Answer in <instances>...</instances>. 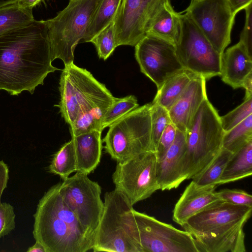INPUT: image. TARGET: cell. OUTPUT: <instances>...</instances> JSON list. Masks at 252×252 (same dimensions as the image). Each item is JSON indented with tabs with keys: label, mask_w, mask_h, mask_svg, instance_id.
I'll return each mask as SVG.
<instances>
[{
	"label": "cell",
	"mask_w": 252,
	"mask_h": 252,
	"mask_svg": "<svg viewBox=\"0 0 252 252\" xmlns=\"http://www.w3.org/2000/svg\"><path fill=\"white\" fill-rule=\"evenodd\" d=\"M242 88L246 90L245 98L252 97V72L250 73L244 80Z\"/></svg>",
	"instance_id": "obj_40"
},
{
	"label": "cell",
	"mask_w": 252,
	"mask_h": 252,
	"mask_svg": "<svg viewBox=\"0 0 252 252\" xmlns=\"http://www.w3.org/2000/svg\"><path fill=\"white\" fill-rule=\"evenodd\" d=\"M150 112L152 148L155 153L162 133L171 121L168 111L158 104L151 103Z\"/></svg>",
	"instance_id": "obj_31"
},
{
	"label": "cell",
	"mask_w": 252,
	"mask_h": 252,
	"mask_svg": "<svg viewBox=\"0 0 252 252\" xmlns=\"http://www.w3.org/2000/svg\"><path fill=\"white\" fill-rule=\"evenodd\" d=\"M133 210L120 191L115 189L105 193L94 252H142Z\"/></svg>",
	"instance_id": "obj_5"
},
{
	"label": "cell",
	"mask_w": 252,
	"mask_h": 252,
	"mask_svg": "<svg viewBox=\"0 0 252 252\" xmlns=\"http://www.w3.org/2000/svg\"><path fill=\"white\" fill-rule=\"evenodd\" d=\"M177 129L172 123L168 124L159 138L156 151L157 161L161 159L173 144L176 134Z\"/></svg>",
	"instance_id": "obj_36"
},
{
	"label": "cell",
	"mask_w": 252,
	"mask_h": 252,
	"mask_svg": "<svg viewBox=\"0 0 252 252\" xmlns=\"http://www.w3.org/2000/svg\"><path fill=\"white\" fill-rule=\"evenodd\" d=\"M8 179V167L3 160H0V203L3 192L7 187Z\"/></svg>",
	"instance_id": "obj_38"
},
{
	"label": "cell",
	"mask_w": 252,
	"mask_h": 252,
	"mask_svg": "<svg viewBox=\"0 0 252 252\" xmlns=\"http://www.w3.org/2000/svg\"><path fill=\"white\" fill-rule=\"evenodd\" d=\"M139 107L136 97L130 95L123 98H116L106 112L102 123V129L112 124Z\"/></svg>",
	"instance_id": "obj_30"
},
{
	"label": "cell",
	"mask_w": 252,
	"mask_h": 252,
	"mask_svg": "<svg viewBox=\"0 0 252 252\" xmlns=\"http://www.w3.org/2000/svg\"><path fill=\"white\" fill-rule=\"evenodd\" d=\"M185 11L215 50L222 54L231 42L236 15L228 0H191Z\"/></svg>",
	"instance_id": "obj_11"
},
{
	"label": "cell",
	"mask_w": 252,
	"mask_h": 252,
	"mask_svg": "<svg viewBox=\"0 0 252 252\" xmlns=\"http://www.w3.org/2000/svg\"><path fill=\"white\" fill-rule=\"evenodd\" d=\"M42 0H18L17 3L22 7L32 9Z\"/></svg>",
	"instance_id": "obj_41"
},
{
	"label": "cell",
	"mask_w": 252,
	"mask_h": 252,
	"mask_svg": "<svg viewBox=\"0 0 252 252\" xmlns=\"http://www.w3.org/2000/svg\"><path fill=\"white\" fill-rule=\"evenodd\" d=\"M13 207L8 203H0V238L5 236L15 227Z\"/></svg>",
	"instance_id": "obj_35"
},
{
	"label": "cell",
	"mask_w": 252,
	"mask_h": 252,
	"mask_svg": "<svg viewBox=\"0 0 252 252\" xmlns=\"http://www.w3.org/2000/svg\"><path fill=\"white\" fill-rule=\"evenodd\" d=\"M206 80L195 75L168 110L171 123L176 129L186 133L203 101L207 97Z\"/></svg>",
	"instance_id": "obj_17"
},
{
	"label": "cell",
	"mask_w": 252,
	"mask_h": 252,
	"mask_svg": "<svg viewBox=\"0 0 252 252\" xmlns=\"http://www.w3.org/2000/svg\"><path fill=\"white\" fill-rule=\"evenodd\" d=\"M185 150V133L177 129L173 144L164 156L157 162L159 189L163 191L176 189L185 181L182 168Z\"/></svg>",
	"instance_id": "obj_19"
},
{
	"label": "cell",
	"mask_w": 252,
	"mask_h": 252,
	"mask_svg": "<svg viewBox=\"0 0 252 252\" xmlns=\"http://www.w3.org/2000/svg\"><path fill=\"white\" fill-rule=\"evenodd\" d=\"M60 192L67 207L95 239L104 209L98 183L86 174L76 172L60 183Z\"/></svg>",
	"instance_id": "obj_9"
},
{
	"label": "cell",
	"mask_w": 252,
	"mask_h": 252,
	"mask_svg": "<svg viewBox=\"0 0 252 252\" xmlns=\"http://www.w3.org/2000/svg\"><path fill=\"white\" fill-rule=\"evenodd\" d=\"M220 200L237 205L252 206V196L245 190L223 189L217 191Z\"/></svg>",
	"instance_id": "obj_34"
},
{
	"label": "cell",
	"mask_w": 252,
	"mask_h": 252,
	"mask_svg": "<svg viewBox=\"0 0 252 252\" xmlns=\"http://www.w3.org/2000/svg\"><path fill=\"white\" fill-rule=\"evenodd\" d=\"M171 0H122L114 21L117 46H135L146 35L152 20Z\"/></svg>",
	"instance_id": "obj_14"
},
{
	"label": "cell",
	"mask_w": 252,
	"mask_h": 252,
	"mask_svg": "<svg viewBox=\"0 0 252 252\" xmlns=\"http://www.w3.org/2000/svg\"><path fill=\"white\" fill-rule=\"evenodd\" d=\"M231 7L235 14L244 9L250 3H252V0H228Z\"/></svg>",
	"instance_id": "obj_39"
},
{
	"label": "cell",
	"mask_w": 252,
	"mask_h": 252,
	"mask_svg": "<svg viewBox=\"0 0 252 252\" xmlns=\"http://www.w3.org/2000/svg\"><path fill=\"white\" fill-rule=\"evenodd\" d=\"M33 217V238L46 252H86L93 250L94 238L63 201L60 183L45 192Z\"/></svg>",
	"instance_id": "obj_2"
},
{
	"label": "cell",
	"mask_w": 252,
	"mask_h": 252,
	"mask_svg": "<svg viewBox=\"0 0 252 252\" xmlns=\"http://www.w3.org/2000/svg\"></svg>",
	"instance_id": "obj_44"
},
{
	"label": "cell",
	"mask_w": 252,
	"mask_h": 252,
	"mask_svg": "<svg viewBox=\"0 0 252 252\" xmlns=\"http://www.w3.org/2000/svg\"><path fill=\"white\" fill-rule=\"evenodd\" d=\"M252 114V97L245 98L244 101L232 111L220 117L223 130L227 132Z\"/></svg>",
	"instance_id": "obj_33"
},
{
	"label": "cell",
	"mask_w": 252,
	"mask_h": 252,
	"mask_svg": "<svg viewBox=\"0 0 252 252\" xmlns=\"http://www.w3.org/2000/svg\"><path fill=\"white\" fill-rule=\"evenodd\" d=\"M46 21L31 23L0 36V90L11 95L32 94L50 73L52 64Z\"/></svg>",
	"instance_id": "obj_1"
},
{
	"label": "cell",
	"mask_w": 252,
	"mask_h": 252,
	"mask_svg": "<svg viewBox=\"0 0 252 252\" xmlns=\"http://www.w3.org/2000/svg\"><path fill=\"white\" fill-rule=\"evenodd\" d=\"M252 72V58L240 42L223 53L220 76L225 83L233 89L242 88L244 80Z\"/></svg>",
	"instance_id": "obj_20"
},
{
	"label": "cell",
	"mask_w": 252,
	"mask_h": 252,
	"mask_svg": "<svg viewBox=\"0 0 252 252\" xmlns=\"http://www.w3.org/2000/svg\"><path fill=\"white\" fill-rule=\"evenodd\" d=\"M195 75L194 73L186 69L174 74L158 89L152 102L162 106L168 111Z\"/></svg>",
	"instance_id": "obj_23"
},
{
	"label": "cell",
	"mask_w": 252,
	"mask_h": 252,
	"mask_svg": "<svg viewBox=\"0 0 252 252\" xmlns=\"http://www.w3.org/2000/svg\"><path fill=\"white\" fill-rule=\"evenodd\" d=\"M18 0H0V6L15 3Z\"/></svg>",
	"instance_id": "obj_43"
},
{
	"label": "cell",
	"mask_w": 252,
	"mask_h": 252,
	"mask_svg": "<svg viewBox=\"0 0 252 252\" xmlns=\"http://www.w3.org/2000/svg\"><path fill=\"white\" fill-rule=\"evenodd\" d=\"M217 187L200 186L192 180L175 205L173 220L182 226L189 219L220 200L215 190Z\"/></svg>",
	"instance_id": "obj_18"
},
{
	"label": "cell",
	"mask_w": 252,
	"mask_h": 252,
	"mask_svg": "<svg viewBox=\"0 0 252 252\" xmlns=\"http://www.w3.org/2000/svg\"><path fill=\"white\" fill-rule=\"evenodd\" d=\"M100 83L90 72L73 63L64 65L59 83L61 99L55 106L69 126L75 122L81 105Z\"/></svg>",
	"instance_id": "obj_15"
},
{
	"label": "cell",
	"mask_w": 252,
	"mask_h": 252,
	"mask_svg": "<svg viewBox=\"0 0 252 252\" xmlns=\"http://www.w3.org/2000/svg\"><path fill=\"white\" fill-rule=\"evenodd\" d=\"M114 32L113 21L90 41L95 47L99 58L106 60L118 47Z\"/></svg>",
	"instance_id": "obj_32"
},
{
	"label": "cell",
	"mask_w": 252,
	"mask_h": 252,
	"mask_svg": "<svg viewBox=\"0 0 252 252\" xmlns=\"http://www.w3.org/2000/svg\"><path fill=\"white\" fill-rule=\"evenodd\" d=\"M27 252H46L44 247L38 242L35 241V244L29 248Z\"/></svg>",
	"instance_id": "obj_42"
},
{
	"label": "cell",
	"mask_w": 252,
	"mask_h": 252,
	"mask_svg": "<svg viewBox=\"0 0 252 252\" xmlns=\"http://www.w3.org/2000/svg\"><path fill=\"white\" fill-rule=\"evenodd\" d=\"M252 211V206L219 200L182 227L192 235L199 252H245L243 228Z\"/></svg>",
	"instance_id": "obj_3"
},
{
	"label": "cell",
	"mask_w": 252,
	"mask_h": 252,
	"mask_svg": "<svg viewBox=\"0 0 252 252\" xmlns=\"http://www.w3.org/2000/svg\"><path fill=\"white\" fill-rule=\"evenodd\" d=\"M122 0H101L89 25L83 42H90L101 31L114 21Z\"/></svg>",
	"instance_id": "obj_25"
},
{
	"label": "cell",
	"mask_w": 252,
	"mask_h": 252,
	"mask_svg": "<svg viewBox=\"0 0 252 252\" xmlns=\"http://www.w3.org/2000/svg\"><path fill=\"white\" fill-rule=\"evenodd\" d=\"M135 57L141 71L158 89L170 76L184 69L173 44L146 34L135 46Z\"/></svg>",
	"instance_id": "obj_13"
},
{
	"label": "cell",
	"mask_w": 252,
	"mask_h": 252,
	"mask_svg": "<svg viewBox=\"0 0 252 252\" xmlns=\"http://www.w3.org/2000/svg\"><path fill=\"white\" fill-rule=\"evenodd\" d=\"M151 103L131 111L109 126L102 139L106 153L117 163L153 152L151 135Z\"/></svg>",
	"instance_id": "obj_7"
},
{
	"label": "cell",
	"mask_w": 252,
	"mask_h": 252,
	"mask_svg": "<svg viewBox=\"0 0 252 252\" xmlns=\"http://www.w3.org/2000/svg\"><path fill=\"white\" fill-rule=\"evenodd\" d=\"M181 31L175 47L183 68L206 80L220 76L222 54L215 50L188 15L181 13Z\"/></svg>",
	"instance_id": "obj_8"
},
{
	"label": "cell",
	"mask_w": 252,
	"mask_h": 252,
	"mask_svg": "<svg viewBox=\"0 0 252 252\" xmlns=\"http://www.w3.org/2000/svg\"><path fill=\"white\" fill-rule=\"evenodd\" d=\"M252 141V114L224 133L222 148L234 153Z\"/></svg>",
	"instance_id": "obj_28"
},
{
	"label": "cell",
	"mask_w": 252,
	"mask_h": 252,
	"mask_svg": "<svg viewBox=\"0 0 252 252\" xmlns=\"http://www.w3.org/2000/svg\"><path fill=\"white\" fill-rule=\"evenodd\" d=\"M181 14L174 9L170 1L166 2L151 21L146 34L161 38L175 46L181 31Z\"/></svg>",
	"instance_id": "obj_22"
},
{
	"label": "cell",
	"mask_w": 252,
	"mask_h": 252,
	"mask_svg": "<svg viewBox=\"0 0 252 252\" xmlns=\"http://www.w3.org/2000/svg\"><path fill=\"white\" fill-rule=\"evenodd\" d=\"M233 153L222 148L213 161L192 180L200 186H218L220 177Z\"/></svg>",
	"instance_id": "obj_29"
},
{
	"label": "cell",
	"mask_w": 252,
	"mask_h": 252,
	"mask_svg": "<svg viewBox=\"0 0 252 252\" xmlns=\"http://www.w3.org/2000/svg\"><path fill=\"white\" fill-rule=\"evenodd\" d=\"M101 0H69L54 18L46 20L51 60L73 63L74 51L85 33Z\"/></svg>",
	"instance_id": "obj_6"
},
{
	"label": "cell",
	"mask_w": 252,
	"mask_h": 252,
	"mask_svg": "<svg viewBox=\"0 0 252 252\" xmlns=\"http://www.w3.org/2000/svg\"><path fill=\"white\" fill-rule=\"evenodd\" d=\"M133 214L142 252H199L189 232L134 209Z\"/></svg>",
	"instance_id": "obj_12"
},
{
	"label": "cell",
	"mask_w": 252,
	"mask_h": 252,
	"mask_svg": "<svg viewBox=\"0 0 252 252\" xmlns=\"http://www.w3.org/2000/svg\"><path fill=\"white\" fill-rule=\"evenodd\" d=\"M252 174V141L233 155L227 163L218 186L248 177Z\"/></svg>",
	"instance_id": "obj_24"
},
{
	"label": "cell",
	"mask_w": 252,
	"mask_h": 252,
	"mask_svg": "<svg viewBox=\"0 0 252 252\" xmlns=\"http://www.w3.org/2000/svg\"><path fill=\"white\" fill-rule=\"evenodd\" d=\"M101 133L94 130L71 137L76 160V172L89 175L99 164L103 148Z\"/></svg>",
	"instance_id": "obj_21"
},
{
	"label": "cell",
	"mask_w": 252,
	"mask_h": 252,
	"mask_svg": "<svg viewBox=\"0 0 252 252\" xmlns=\"http://www.w3.org/2000/svg\"><path fill=\"white\" fill-rule=\"evenodd\" d=\"M224 131L218 111L206 98L185 133L182 174L192 179L203 171L222 149Z\"/></svg>",
	"instance_id": "obj_4"
},
{
	"label": "cell",
	"mask_w": 252,
	"mask_h": 252,
	"mask_svg": "<svg viewBox=\"0 0 252 252\" xmlns=\"http://www.w3.org/2000/svg\"><path fill=\"white\" fill-rule=\"evenodd\" d=\"M157 162L156 153L149 151L126 162L117 163L112 175L115 189L124 194L132 206L159 189Z\"/></svg>",
	"instance_id": "obj_10"
},
{
	"label": "cell",
	"mask_w": 252,
	"mask_h": 252,
	"mask_svg": "<svg viewBox=\"0 0 252 252\" xmlns=\"http://www.w3.org/2000/svg\"><path fill=\"white\" fill-rule=\"evenodd\" d=\"M34 20L32 9L22 7L17 2L0 6V36Z\"/></svg>",
	"instance_id": "obj_26"
},
{
	"label": "cell",
	"mask_w": 252,
	"mask_h": 252,
	"mask_svg": "<svg viewBox=\"0 0 252 252\" xmlns=\"http://www.w3.org/2000/svg\"><path fill=\"white\" fill-rule=\"evenodd\" d=\"M49 171L64 180L73 172L77 165L73 142L72 139L64 144L54 155L49 166Z\"/></svg>",
	"instance_id": "obj_27"
},
{
	"label": "cell",
	"mask_w": 252,
	"mask_h": 252,
	"mask_svg": "<svg viewBox=\"0 0 252 252\" xmlns=\"http://www.w3.org/2000/svg\"><path fill=\"white\" fill-rule=\"evenodd\" d=\"M115 98L101 83L81 105L75 122L69 126L71 137L94 130L102 132L104 115Z\"/></svg>",
	"instance_id": "obj_16"
},
{
	"label": "cell",
	"mask_w": 252,
	"mask_h": 252,
	"mask_svg": "<svg viewBox=\"0 0 252 252\" xmlns=\"http://www.w3.org/2000/svg\"><path fill=\"white\" fill-rule=\"evenodd\" d=\"M244 10L245 21L239 42L244 46L248 55L252 58V3L247 5Z\"/></svg>",
	"instance_id": "obj_37"
}]
</instances>
